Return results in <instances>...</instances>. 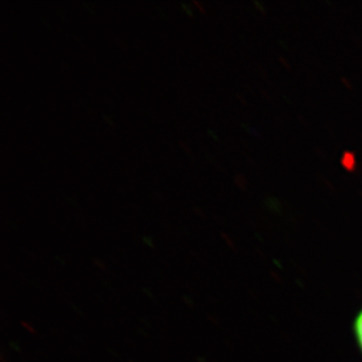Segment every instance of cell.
I'll use <instances>...</instances> for the list:
<instances>
[{"label": "cell", "mask_w": 362, "mask_h": 362, "mask_svg": "<svg viewBox=\"0 0 362 362\" xmlns=\"http://www.w3.org/2000/svg\"><path fill=\"white\" fill-rule=\"evenodd\" d=\"M356 339H358V344H359L360 349H362V311L358 315L356 322Z\"/></svg>", "instance_id": "obj_1"}, {"label": "cell", "mask_w": 362, "mask_h": 362, "mask_svg": "<svg viewBox=\"0 0 362 362\" xmlns=\"http://www.w3.org/2000/svg\"><path fill=\"white\" fill-rule=\"evenodd\" d=\"M21 326H23V327H25L26 328V329H28V332H31V333H33V334H35V333H37V331H35V327H33V326H32L31 324H30V322H21Z\"/></svg>", "instance_id": "obj_2"}, {"label": "cell", "mask_w": 362, "mask_h": 362, "mask_svg": "<svg viewBox=\"0 0 362 362\" xmlns=\"http://www.w3.org/2000/svg\"><path fill=\"white\" fill-rule=\"evenodd\" d=\"M178 144H180V146H181V147L183 148V149H185V153H187V154L192 155V149H190V147H189V146H187V144H185V142H183V141H180Z\"/></svg>", "instance_id": "obj_3"}, {"label": "cell", "mask_w": 362, "mask_h": 362, "mask_svg": "<svg viewBox=\"0 0 362 362\" xmlns=\"http://www.w3.org/2000/svg\"><path fill=\"white\" fill-rule=\"evenodd\" d=\"M192 4L195 5L197 8H199V12H201L202 14H206V11H205L204 7L202 6L201 4L199 3V1H196V0H194L192 1Z\"/></svg>", "instance_id": "obj_4"}, {"label": "cell", "mask_w": 362, "mask_h": 362, "mask_svg": "<svg viewBox=\"0 0 362 362\" xmlns=\"http://www.w3.org/2000/svg\"><path fill=\"white\" fill-rule=\"evenodd\" d=\"M94 264H95L96 267H99L100 270H106V267H105V264L99 259H94Z\"/></svg>", "instance_id": "obj_5"}, {"label": "cell", "mask_w": 362, "mask_h": 362, "mask_svg": "<svg viewBox=\"0 0 362 362\" xmlns=\"http://www.w3.org/2000/svg\"><path fill=\"white\" fill-rule=\"evenodd\" d=\"M194 211H195L196 214H197V215H199V217H201V218H205V214L204 212L202 211L201 209L194 208Z\"/></svg>", "instance_id": "obj_6"}]
</instances>
